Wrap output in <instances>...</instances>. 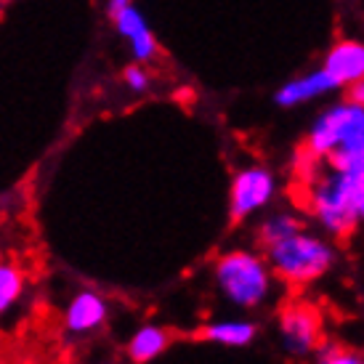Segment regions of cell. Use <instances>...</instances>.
Segmentation results:
<instances>
[{"instance_id": "obj_1", "label": "cell", "mask_w": 364, "mask_h": 364, "mask_svg": "<svg viewBox=\"0 0 364 364\" xmlns=\"http://www.w3.org/2000/svg\"><path fill=\"white\" fill-rule=\"evenodd\" d=\"M309 210L327 234L348 237L364 223V171H333L309 183Z\"/></svg>"}, {"instance_id": "obj_2", "label": "cell", "mask_w": 364, "mask_h": 364, "mask_svg": "<svg viewBox=\"0 0 364 364\" xmlns=\"http://www.w3.org/2000/svg\"><path fill=\"white\" fill-rule=\"evenodd\" d=\"M266 261L274 279H282L284 284H293V287H304L322 279L333 269L335 250L327 240L301 229L279 242L269 245Z\"/></svg>"}, {"instance_id": "obj_3", "label": "cell", "mask_w": 364, "mask_h": 364, "mask_svg": "<svg viewBox=\"0 0 364 364\" xmlns=\"http://www.w3.org/2000/svg\"><path fill=\"white\" fill-rule=\"evenodd\" d=\"M215 284L237 309H258L269 301L274 274L269 261L250 250H229L215 261Z\"/></svg>"}, {"instance_id": "obj_4", "label": "cell", "mask_w": 364, "mask_h": 364, "mask_svg": "<svg viewBox=\"0 0 364 364\" xmlns=\"http://www.w3.org/2000/svg\"><path fill=\"white\" fill-rule=\"evenodd\" d=\"M359 139H364V107L343 99L324 107L314 117L306 136V154L311 162H324L330 154Z\"/></svg>"}, {"instance_id": "obj_5", "label": "cell", "mask_w": 364, "mask_h": 364, "mask_svg": "<svg viewBox=\"0 0 364 364\" xmlns=\"http://www.w3.org/2000/svg\"><path fill=\"white\" fill-rule=\"evenodd\" d=\"M277 194V176L263 165H247L234 173L229 189V215L234 223L247 221L253 213L263 210Z\"/></svg>"}, {"instance_id": "obj_6", "label": "cell", "mask_w": 364, "mask_h": 364, "mask_svg": "<svg viewBox=\"0 0 364 364\" xmlns=\"http://www.w3.org/2000/svg\"><path fill=\"white\" fill-rule=\"evenodd\" d=\"M107 14L117 35L128 43L133 61L136 64L154 61V56L160 53V43L154 38L149 21L144 19V14L133 6V0H107Z\"/></svg>"}, {"instance_id": "obj_7", "label": "cell", "mask_w": 364, "mask_h": 364, "mask_svg": "<svg viewBox=\"0 0 364 364\" xmlns=\"http://www.w3.org/2000/svg\"><path fill=\"white\" fill-rule=\"evenodd\" d=\"M322 335V316L314 306L287 304L279 311V341L290 356L316 354Z\"/></svg>"}, {"instance_id": "obj_8", "label": "cell", "mask_w": 364, "mask_h": 364, "mask_svg": "<svg viewBox=\"0 0 364 364\" xmlns=\"http://www.w3.org/2000/svg\"><path fill=\"white\" fill-rule=\"evenodd\" d=\"M335 91H341V85L319 67V70L304 72V75L282 82L277 88V93H274V102L279 104V107H284V109H293V107H301V104L324 99V96H330Z\"/></svg>"}, {"instance_id": "obj_9", "label": "cell", "mask_w": 364, "mask_h": 364, "mask_svg": "<svg viewBox=\"0 0 364 364\" xmlns=\"http://www.w3.org/2000/svg\"><path fill=\"white\" fill-rule=\"evenodd\" d=\"M322 70L333 77L341 88H348L351 82L364 77V43L362 41H338L327 51Z\"/></svg>"}, {"instance_id": "obj_10", "label": "cell", "mask_w": 364, "mask_h": 364, "mask_svg": "<svg viewBox=\"0 0 364 364\" xmlns=\"http://www.w3.org/2000/svg\"><path fill=\"white\" fill-rule=\"evenodd\" d=\"M109 316L107 301L93 290H82L72 298L70 309H67V330L70 333H96L102 330L104 322Z\"/></svg>"}, {"instance_id": "obj_11", "label": "cell", "mask_w": 364, "mask_h": 364, "mask_svg": "<svg viewBox=\"0 0 364 364\" xmlns=\"http://www.w3.org/2000/svg\"><path fill=\"white\" fill-rule=\"evenodd\" d=\"M173 333L168 327L160 324H144L133 333L131 343H128V359L133 364H149L171 346Z\"/></svg>"}, {"instance_id": "obj_12", "label": "cell", "mask_w": 364, "mask_h": 364, "mask_svg": "<svg viewBox=\"0 0 364 364\" xmlns=\"http://www.w3.org/2000/svg\"><path fill=\"white\" fill-rule=\"evenodd\" d=\"M258 327L253 322H242V319H223V322H210L200 330V338L208 343L229 346V348H242V346L253 343Z\"/></svg>"}, {"instance_id": "obj_13", "label": "cell", "mask_w": 364, "mask_h": 364, "mask_svg": "<svg viewBox=\"0 0 364 364\" xmlns=\"http://www.w3.org/2000/svg\"><path fill=\"white\" fill-rule=\"evenodd\" d=\"M304 229V221L295 215V213H272L269 218H263L261 226H258V245H261L263 250L269 247V245L279 242L284 237H290V234L301 232Z\"/></svg>"}, {"instance_id": "obj_14", "label": "cell", "mask_w": 364, "mask_h": 364, "mask_svg": "<svg viewBox=\"0 0 364 364\" xmlns=\"http://www.w3.org/2000/svg\"><path fill=\"white\" fill-rule=\"evenodd\" d=\"M24 290V269L14 261H0V314L9 311Z\"/></svg>"}, {"instance_id": "obj_15", "label": "cell", "mask_w": 364, "mask_h": 364, "mask_svg": "<svg viewBox=\"0 0 364 364\" xmlns=\"http://www.w3.org/2000/svg\"><path fill=\"white\" fill-rule=\"evenodd\" d=\"M314 364H364V356L343 346H319Z\"/></svg>"}, {"instance_id": "obj_16", "label": "cell", "mask_w": 364, "mask_h": 364, "mask_svg": "<svg viewBox=\"0 0 364 364\" xmlns=\"http://www.w3.org/2000/svg\"><path fill=\"white\" fill-rule=\"evenodd\" d=\"M122 82H125V85H128V91H133V93L146 91V88H149V82H152L146 64H131L128 70L122 72Z\"/></svg>"}, {"instance_id": "obj_17", "label": "cell", "mask_w": 364, "mask_h": 364, "mask_svg": "<svg viewBox=\"0 0 364 364\" xmlns=\"http://www.w3.org/2000/svg\"><path fill=\"white\" fill-rule=\"evenodd\" d=\"M348 102H354V104H359V107H364V77L348 85Z\"/></svg>"}, {"instance_id": "obj_18", "label": "cell", "mask_w": 364, "mask_h": 364, "mask_svg": "<svg viewBox=\"0 0 364 364\" xmlns=\"http://www.w3.org/2000/svg\"><path fill=\"white\" fill-rule=\"evenodd\" d=\"M3 359H6V348H3V341H0V364H3Z\"/></svg>"}]
</instances>
